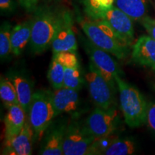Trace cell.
<instances>
[{
  "instance_id": "obj_20",
  "label": "cell",
  "mask_w": 155,
  "mask_h": 155,
  "mask_svg": "<svg viewBox=\"0 0 155 155\" xmlns=\"http://www.w3.org/2000/svg\"><path fill=\"white\" fill-rule=\"evenodd\" d=\"M0 98L7 108L18 104V97L15 85L10 79L1 77L0 80Z\"/></svg>"
},
{
  "instance_id": "obj_11",
  "label": "cell",
  "mask_w": 155,
  "mask_h": 155,
  "mask_svg": "<svg viewBox=\"0 0 155 155\" xmlns=\"http://www.w3.org/2000/svg\"><path fill=\"white\" fill-rule=\"evenodd\" d=\"M52 101L55 119L63 114H68L71 119H78L83 113L78 91L65 87L54 90L52 91Z\"/></svg>"
},
{
  "instance_id": "obj_1",
  "label": "cell",
  "mask_w": 155,
  "mask_h": 155,
  "mask_svg": "<svg viewBox=\"0 0 155 155\" xmlns=\"http://www.w3.org/2000/svg\"><path fill=\"white\" fill-rule=\"evenodd\" d=\"M65 10L48 5L40 6L32 19L30 48L32 53H44L52 45L55 35L63 22Z\"/></svg>"
},
{
  "instance_id": "obj_10",
  "label": "cell",
  "mask_w": 155,
  "mask_h": 155,
  "mask_svg": "<svg viewBox=\"0 0 155 155\" xmlns=\"http://www.w3.org/2000/svg\"><path fill=\"white\" fill-rule=\"evenodd\" d=\"M69 121L68 119L64 116L55 119V121L53 120L44 134L39 154H63L64 139Z\"/></svg>"
},
{
  "instance_id": "obj_27",
  "label": "cell",
  "mask_w": 155,
  "mask_h": 155,
  "mask_svg": "<svg viewBox=\"0 0 155 155\" xmlns=\"http://www.w3.org/2000/svg\"><path fill=\"white\" fill-rule=\"evenodd\" d=\"M141 24L144 27L147 33L155 40V19L147 15L140 21Z\"/></svg>"
},
{
  "instance_id": "obj_3",
  "label": "cell",
  "mask_w": 155,
  "mask_h": 155,
  "mask_svg": "<svg viewBox=\"0 0 155 155\" xmlns=\"http://www.w3.org/2000/svg\"><path fill=\"white\" fill-rule=\"evenodd\" d=\"M81 28L88 40L118 59H124L129 55V46L120 41L104 19L84 21Z\"/></svg>"
},
{
  "instance_id": "obj_8",
  "label": "cell",
  "mask_w": 155,
  "mask_h": 155,
  "mask_svg": "<svg viewBox=\"0 0 155 155\" xmlns=\"http://www.w3.org/2000/svg\"><path fill=\"white\" fill-rule=\"evenodd\" d=\"M119 120V113L114 106L108 109L96 106L87 117L85 124L96 139L115 132Z\"/></svg>"
},
{
  "instance_id": "obj_30",
  "label": "cell",
  "mask_w": 155,
  "mask_h": 155,
  "mask_svg": "<svg viewBox=\"0 0 155 155\" xmlns=\"http://www.w3.org/2000/svg\"><path fill=\"white\" fill-rule=\"evenodd\" d=\"M45 2L47 5H49V4H56L58 2H61L62 0H44Z\"/></svg>"
},
{
  "instance_id": "obj_18",
  "label": "cell",
  "mask_w": 155,
  "mask_h": 155,
  "mask_svg": "<svg viewBox=\"0 0 155 155\" xmlns=\"http://www.w3.org/2000/svg\"><path fill=\"white\" fill-rule=\"evenodd\" d=\"M150 0H115V5L133 21L140 22L148 14Z\"/></svg>"
},
{
  "instance_id": "obj_17",
  "label": "cell",
  "mask_w": 155,
  "mask_h": 155,
  "mask_svg": "<svg viewBox=\"0 0 155 155\" xmlns=\"http://www.w3.org/2000/svg\"><path fill=\"white\" fill-rule=\"evenodd\" d=\"M9 79L16 88L19 104L26 114H28L34 94L32 83L28 78L19 73H12L9 75Z\"/></svg>"
},
{
  "instance_id": "obj_24",
  "label": "cell",
  "mask_w": 155,
  "mask_h": 155,
  "mask_svg": "<svg viewBox=\"0 0 155 155\" xmlns=\"http://www.w3.org/2000/svg\"><path fill=\"white\" fill-rule=\"evenodd\" d=\"M119 136L116 134L115 132L106 137L96 138L93 141L89 147L87 155H100L104 154L105 151Z\"/></svg>"
},
{
  "instance_id": "obj_26",
  "label": "cell",
  "mask_w": 155,
  "mask_h": 155,
  "mask_svg": "<svg viewBox=\"0 0 155 155\" xmlns=\"http://www.w3.org/2000/svg\"><path fill=\"white\" fill-rule=\"evenodd\" d=\"M146 124L149 129L155 134V101L148 102L147 104Z\"/></svg>"
},
{
  "instance_id": "obj_16",
  "label": "cell",
  "mask_w": 155,
  "mask_h": 155,
  "mask_svg": "<svg viewBox=\"0 0 155 155\" xmlns=\"http://www.w3.org/2000/svg\"><path fill=\"white\" fill-rule=\"evenodd\" d=\"M32 19L27 20L15 25L12 29L11 43L12 53L15 56H19L31 39Z\"/></svg>"
},
{
  "instance_id": "obj_29",
  "label": "cell",
  "mask_w": 155,
  "mask_h": 155,
  "mask_svg": "<svg viewBox=\"0 0 155 155\" xmlns=\"http://www.w3.org/2000/svg\"><path fill=\"white\" fill-rule=\"evenodd\" d=\"M15 5L13 0H0L2 13H11L15 10Z\"/></svg>"
},
{
  "instance_id": "obj_22",
  "label": "cell",
  "mask_w": 155,
  "mask_h": 155,
  "mask_svg": "<svg viewBox=\"0 0 155 155\" xmlns=\"http://www.w3.org/2000/svg\"><path fill=\"white\" fill-rule=\"evenodd\" d=\"M83 83L84 80L81 75L80 67H65L63 87L80 91Z\"/></svg>"
},
{
  "instance_id": "obj_6",
  "label": "cell",
  "mask_w": 155,
  "mask_h": 155,
  "mask_svg": "<svg viewBox=\"0 0 155 155\" xmlns=\"http://www.w3.org/2000/svg\"><path fill=\"white\" fill-rule=\"evenodd\" d=\"M86 79L89 94L97 107L104 109L113 107L115 90L91 62L89 63Z\"/></svg>"
},
{
  "instance_id": "obj_28",
  "label": "cell",
  "mask_w": 155,
  "mask_h": 155,
  "mask_svg": "<svg viewBox=\"0 0 155 155\" xmlns=\"http://www.w3.org/2000/svg\"><path fill=\"white\" fill-rule=\"evenodd\" d=\"M22 7L28 12H34L38 7L39 0H17Z\"/></svg>"
},
{
  "instance_id": "obj_7",
  "label": "cell",
  "mask_w": 155,
  "mask_h": 155,
  "mask_svg": "<svg viewBox=\"0 0 155 155\" xmlns=\"http://www.w3.org/2000/svg\"><path fill=\"white\" fill-rule=\"evenodd\" d=\"M83 46L88 57L90 58L91 62L115 90L116 77L119 75L121 76L123 75V72L118 63L111 57L110 53L97 47L90 40H84Z\"/></svg>"
},
{
  "instance_id": "obj_19",
  "label": "cell",
  "mask_w": 155,
  "mask_h": 155,
  "mask_svg": "<svg viewBox=\"0 0 155 155\" xmlns=\"http://www.w3.org/2000/svg\"><path fill=\"white\" fill-rule=\"evenodd\" d=\"M136 141L131 137H119L108 147L104 155H131L137 152Z\"/></svg>"
},
{
  "instance_id": "obj_2",
  "label": "cell",
  "mask_w": 155,
  "mask_h": 155,
  "mask_svg": "<svg viewBox=\"0 0 155 155\" xmlns=\"http://www.w3.org/2000/svg\"><path fill=\"white\" fill-rule=\"evenodd\" d=\"M115 79L119 93L120 107L126 124L131 128L146 124L148 102L138 89L125 81L121 76H116Z\"/></svg>"
},
{
  "instance_id": "obj_13",
  "label": "cell",
  "mask_w": 155,
  "mask_h": 155,
  "mask_svg": "<svg viewBox=\"0 0 155 155\" xmlns=\"http://www.w3.org/2000/svg\"><path fill=\"white\" fill-rule=\"evenodd\" d=\"M34 140V131L28 118V120L20 132L10 139L4 140L2 154L30 155L32 153V145Z\"/></svg>"
},
{
  "instance_id": "obj_14",
  "label": "cell",
  "mask_w": 155,
  "mask_h": 155,
  "mask_svg": "<svg viewBox=\"0 0 155 155\" xmlns=\"http://www.w3.org/2000/svg\"><path fill=\"white\" fill-rule=\"evenodd\" d=\"M131 59L141 66L155 71V40L149 35H143L132 45Z\"/></svg>"
},
{
  "instance_id": "obj_15",
  "label": "cell",
  "mask_w": 155,
  "mask_h": 155,
  "mask_svg": "<svg viewBox=\"0 0 155 155\" xmlns=\"http://www.w3.org/2000/svg\"><path fill=\"white\" fill-rule=\"evenodd\" d=\"M28 118V114L19 104L7 108V112L4 119L5 140L10 139L20 132Z\"/></svg>"
},
{
  "instance_id": "obj_9",
  "label": "cell",
  "mask_w": 155,
  "mask_h": 155,
  "mask_svg": "<svg viewBox=\"0 0 155 155\" xmlns=\"http://www.w3.org/2000/svg\"><path fill=\"white\" fill-rule=\"evenodd\" d=\"M100 19H104L107 22L121 42L129 47L133 45L135 42L134 29L132 19L129 15L116 6H113L102 13Z\"/></svg>"
},
{
  "instance_id": "obj_31",
  "label": "cell",
  "mask_w": 155,
  "mask_h": 155,
  "mask_svg": "<svg viewBox=\"0 0 155 155\" xmlns=\"http://www.w3.org/2000/svg\"><path fill=\"white\" fill-rule=\"evenodd\" d=\"M83 1H85V0H82V2H83Z\"/></svg>"
},
{
  "instance_id": "obj_23",
  "label": "cell",
  "mask_w": 155,
  "mask_h": 155,
  "mask_svg": "<svg viewBox=\"0 0 155 155\" xmlns=\"http://www.w3.org/2000/svg\"><path fill=\"white\" fill-rule=\"evenodd\" d=\"M12 26L9 22L2 23L0 29V58L2 61L7 59L12 53Z\"/></svg>"
},
{
  "instance_id": "obj_12",
  "label": "cell",
  "mask_w": 155,
  "mask_h": 155,
  "mask_svg": "<svg viewBox=\"0 0 155 155\" xmlns=\"http://www.w3.org/2000/svg\"><path fill=\"white\" fill-rule=\"evenodd\" d=\"M51 47L53 55L61 52H76V37L73 30L72 15L69 11L65 10L63 22L56 32Z\"/></svg>"
},
{
  "instance_id": "obj_32",
  "label": "cell",
  "mask_w": 155,
  "mask_h": 155,
  "mask_svg": "<svg viewBox=\"0 0 155 155\" xmlns=\"http://www.w3.org/2000/svg\"><path fill=\"white\" fill-rule=\"evenodd\" d=\"M154 5H155V0H154Z\"/></svg>"
},
{
  "instance_id": "obj_4",
  "label": "cell",
  "mask_w": 155,
  "mask_h": 155,
  "mask_svg": "<svg viewBox=\"0 0 155 155\" xmlns=\"http://www.w3.org/2000/svg\"><path fill=\"white\" fill-rule=\"evenodd\" d=\"M28 117L33 129L35 140L40 141L50 124L55 119L52 91L38 90L34 92Z\"/></svg>"
},
{
  "instance_id": "obj_21",
  "label": "cell",
  "mask_w": 155,
  "mask_h": 155,
  "mask_svg": "<svg viewBox=\"0 0 155 155\" xmlns=\"http://www.w3.org/2000/svg\"><path fill=\"white\" fill-rule=\"evenodd\" d=\"M65 66L53 56L48 73V81L54 90L63 87Z\"/></svg>"
},
{
  "instance_id": "obj_33",
  "label": "cell",
  "mask_w": 155,
  "mask_h": 155,
  "mask_svg": "<svg viewBox=\"0 0 155 155\" xmlns=\"http://www.w3.org/2000/svg\"><path fill=\"white\" fill-rule=\"evenodd\" d=\"M154 84H155V83H154Z\"/></svg>"
},
{
  "instance_id": "obj_5",
  "label": "cell",
  "mask_w": 155,
  "mask_h": 155,
  "mask_svg": "<svg viewBox=\"0 0 155 155\" xmlns=\"http://www.w3.org/2000/svg\"><path fill=\"white\" fill-rule=\"evenodd\" d=\"M95 139L87 129L85 121H81L79 118L71 119L64 139L63 155H87Z\"/></svg>"
},
{
  "instance_id": "obj_25",
  "label": "cell",
  "mask_w": 155,
  "mask_h": 155,
  "mask_svg": "<svg viewBox=\"0 0 155 155\" xmlns=\"http://www.w3.org/2000/svg\"><path fill=\"white\" fill-rule=\"evenodd\" d=\"M65 67H80L78 59L75 52H61L53 55Z\"/></svg>"
}]
</instances>
